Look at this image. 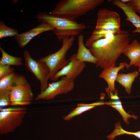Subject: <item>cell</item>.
<instances>
[{
  "instance_id": "9a60e30c",
  "label": "cell",
  "mask_w": 140,
  "mask_h": 140,
  "mask_svg": "<svg viewBox=\"0 0 140 140\" xmlns=\"http://www.w3.org/2000/svg\"><path fill=\"white\" fill-rule=\"evenodd\" d=\"M84 40L83 36L79 35L78 37V49L76 54V59L82 62H87L96 64V59L92 55L90 50L85 46Z\"/></svg>"
},
{
  "instance_id": "8992f818",
  "label": "cell",
  "mask_w": 140,
  "mask_h": 140,
  "mask_svg": "<svg viewBox=\"0 0 140 140\" xmlns=\"http://www.w3.org/2000/svg\"><path fill=\"white\" fill-rule=\"evenodd\" d=\"M27 108L15 107L0 109V134L14 131L22 123L26 114Z\"/></svg>"
},
{
  "instance_id": "ffe728a7",
  "label": "cell",
  "mask_w": 140,
  "mask_h": 140,
  "mask_svg": "<svg viewBox=\"0 0 140 140\" xmlns=\"http://www.w3.org/2000/svg\"><path fill=\"white\" fill-rule=\"evenodd\" d=\"M105 104L110 105L116 110L121 115L123 121L127 124H129V119L130 118H133L135 120H136L137 118L136 116L127 113L123 109L122 103L119 100L105 102Z\"/></svg>"
},
{
  "instance_id": "7402d4cb",
  "label": "cell",
  "mask_w": 140,
  "mask_h": 140,
  "mask_svg": "<svg viewBox=\"0 0 140 140\" xmlns=\"http://www.w3.org/2000/svg\"><path fill=\"white\" fill-rule=\"evenodd\" d=\"M18 34L17 30L6 26L3 20L0 21V39L8 37H15Z\"/></svg>"
},
{
  "instance_id": "277c9868",
  "label": "cell",
  "mask_w": 140,
  "mask_h": 140,
  "mask_svg": "<svg viewBox=\"0 0 140 140\" xmlns=\"http://www.w3.org/2000/svg\"><path fill=\"white\" fill-rule=\"evenodd\" d=\"M75 39L74 36L64 38L62 40V45L58 51L38 60L45 63L48 67L50 70V79L52 78L58 71L69 62V60L66 59V54L73 45Z\"/></svg>"
},
{
  "instance_id": "30bf717a",
  "label": "cell",
  "mask_w": 140,
  "mask_h": 140,
  "mask_svg": "<svg viewBox=\"0 0 140 140\" xmlns=\"http://www.w3.org/2000/svg\"><path fill=\"white\" fill-rule=\"evenodd\" d=\"M68 60V63L58 71L51 80L53 81L58 80L59 78L63 76L74 80L86 67L85 62L76 59L75 54H73Z\"/></svg>"
},
{
  "instance_id": "4fadbf2b",
  "label": "cell",
  "mask_w": 140,
  "mask_h": 140,
  "mask_svg": "<svg viewBox=\"0 0 140 140\" xmlns=\"http://www.w3.org/2000/svg\"><path fill=\"white\" fill-rule=\"evenodd\" d=\"M113 3L123 11L126 16V20L131 22L135 27L136 29L133 33L140 34V17L129 4L128 3H123L120 0H113Z\"/></svg>"
},
{
  "instance_id": "2e32d148",
  "label": "cell",
  "mask_w": 140,
  "mask_h": 140,
  "mask_svg": "<svg viewBox=\"0 0 140 140\" xmlns=\"http://www.w3.org/2000/svg\"><path fill=\"white\" fill-rule=\"evenodd\" d=\"M130 60L127 69L132 65L135 66L140 60V44L136 40L128 45L124 49L123 53Z\"/></svg>"
},
{
  "instance_id": "cb8c5ba5",
  "label": "cell",
  "mask_w": 140,
  "mask_h": 140,
  "mask_svg": "<svg viewBox=\"0 0 140 140\" xmlns=\"http://www.w3.org/2000/svg\"><path fill=\"white\" fill-rule=\"evenodd\" d=\"M15 70L10 66L0 64V79L11 74Z\"/></svg>"
},
{
  "instance_id": "6da1fadb",
  "label": "cell",
  "mask_w": 140,
  "mask_h": 140,
  "mask_svg": "<svg viewBox=\"0 0 140 140\" xmlns=\"http://www.w3.org/2000/svg\"><path fill=\"white\" fill-rule=\"evenodd\" d=\"M130 34L120 33L98 39L87 47L97 59V66L104 69L115 66L116 62L129 44Z\"/></svg>"
},
{
  "instance_id": "603a6c76",
  "label": "cell",
  "mask_w": 140,
  "mask_h": 140,
  "mask_svg": "<svg viewBox=\"0 0 140 140\" xmlns=\"http://www.w3.org/2000/svg\"><path fill=\"white\" fill-rule=\"evenodd\" d=\"M11 89L0 91V109L9 106Z\"/></svg>"
},
{
  "instance_id": "3957f363",
  "label": "cell",
  "mask_w": 140,
  "mask_h": 140,
  "mask_svg": "<svg viewBox=\"0 0 140 140\" xmlns=\"http://www.w3.org/2000/svg\"><path fill=\"white\" fill-rule=\"evenodd\" d=\"M104 0H62L50 13L53 15L75 19L86 14L102 4Z\"/></svg>"
},
{
  "instance_id": "83f0119b",
  "label": "cell",
  "mask_w": 140,
  "mask_h": 140,
  "mask_svg": "<svg viewBox=\"0 0 140 140\" xmlns=\"http://www.w3.org/2000/svg\"><path fill=\"white\" fill-rule=\"evenodd\" d=\"M130 0H121V1L123 3H128L129 2Z\"/></svg>"
},
{
  "instance_id": "ac0fdd59",
  "label": "cell",
  "mask_w": 140,
  "mask_h": 140,
  "mask_svg": "<svg viewBox=\"0 0 140 140\" xmlns=\"http://www.w3.org/2000/svg\"><path fill=\"white\" fill-rule=\"evenodd\" d=\"M104 104V102H101L89 104H77V107L70 112L68 115L64 116L63 117V118L65 121L69 120L75 116L79 115L86 111L94 108L96 106L102 105Z\"/></svg>"
},
{
  "instance_id": "d6986e66",
  "label": "cell",
  "mask_w": 140,
  "mask_h": 140,
  "mask_svg": "<svg viewBox=\"0 0 140 140\" xmlns=\"http://www.w3.org/2000/svg\"><path fill=\"white\" fill-rule=\"evenodd\" d=\"M0 51L2 54L0 64L9 66H20L22 65L23 60L21 58L8 54L1 46Z\"/></svg>"
},
{
  "instance_id": "ba28073f",
  "label": "cell",
  "mask_w": 140,
  "mask_h": 140,
  "mask_svg": "<svg viewBox=\"0 0 140 140\" xmlns=\"http://www.w3.org/2000/svg\"><path fill=\"white\" fill-rule=\"evenodd\" d=\"M74 87V80L63 76L60 80L49 84L47 87L38 94L35 99H52L58 95L66 94L71 92Z\"/></svg>"
},
{
  "instance_id": "52a82bcc",
  "label": "cell",
  "mask_w": 140,
  "mask_h": 140,
  "mask_svg": "<svg viewBox=\"0 0 140 140\" xmlns=\"http://www.w3.org/2000/svg\"><path fill=\"white\" fill-rule=\"evenodd\" d=\"M23 57L26 67L40 81V92H43L49 84L50 70L48 67L45 63L33 59L27 50L24 51Z\"/></svg>"
},
{
  "instance_id": "4316f807",
  "label": "cell",
  "mask_w": 140,
  "mask_h": 140,
  "mask_svg": "<svg viewBox=\"0 0 140 140\" xmlns=\"http://www.w3.org/2000/svg\"><path fill=\"white\" fill-rule=\"evenodd\" d=\"M135 66H137L139 68V71L140 72V60L136 65Z\"/></svg>"
},
{
  "instance_id": "f1b7e54d",
  "label": "cell",
  "mask_w": 140,
  "mask_h": 140,
  "mask_svg": "<svg viewBox=\"0 0 140 140\" xmlns=\"http://www.w3.org/2000/svg\"><path fill=\"white\" fill-rule=\"evenodd\" d=\"M139 80L140 81V78L139 79Z\"/></svg>"
},
{
  "instance_id": "d4e9b609",
  "label": "cell",
  "mask_w": 140,
  "mask_h": 140,
  "mask_svg": "<svg viewBox=\"0 0 140 140\" xmlns=\"http://www.w3.org/2000/svg\"><path fill=\"white\" fill-rule=\"evenodd\" d=\"M128 3L136 13H140V0H130Z\"/></svg>"
},
{
  "instance_id": "44dd1931",
  "label": "cell",
  "mask_w": 140,
  "mask_h": 140,
  "mask_svg": "<svg viewBox=\"0 0 140 140\" xmlns=\"http://www.w3.org/2000/svg\"><path fill=\"white\" fill-rule=\"evenodd\" d=\"M115 125V129L113 132L107 136L109 140H113L116 137L124 134L134 135L140 139V131L135 132L126 131L122 128L119 122H117Z\"/></svg>"
},
{
  "instance_id": "7c38bea8",
  "label": "cell",
  "mask_w": 140,
  "mask_h": 140,
  "mask_svg": "<svg viewBox=\"0 0 140 140\" xmlns=\"http://www.w3.org/2000/svg\"><path fill=\"white\" fill-rule=\"evenodd\" d=\"M128 64L126 62H121L118 67H114L103 69L99 77L104 79L107 82V87L105 91L109 96L111 94L118 92L115 89V83L118 72L126 67L127 68Z\"/></svg>"
},
{
  "instance_id": "5bb4252c",
  "label": "cell",
  "mask_w": 140,
  "mask_h": 140,
  "mask_svg": "<svg viewBox=\"0 0 140 140\" xmlns=\"http://www.w3.org/2000/svg\"><path fill=\"white\" fill-rule=\"evenodd\" d=\"M28 82L24 75L14 72L0 79V91L11 89Z\"/></svg>"
},
{
  "instance_id": "8fae6325",
  "label": "cell",
  "mask_w": 140,
  "mask_h": 140,
  "mask_svg": "<svg viewBox=\"0 0 140 140\" xmlns=\"http://www.w3.org/2000/svg\"><path fill=\"white\" fill-rule=\"evenodd\" d=\"M54 29L53 27L50 25L42 23L27 31L18 34L15 38L19 47L23 48L37 35L46 32L52 31Z\"/></svg>"
},
{
  "instance_id": "7a4b0ae2",
  "label": "cell",
  "mask_w": 140,
  "mask_h": 140,
  "mask_svg": "<svg viewBox=\"0 0 140 140\" xmlns=\"http://www.w3.org/2000/svg\"><path fill=\"white\" fill-rule=\"evenodd\" d=\"M37 21L41 23H47L53 27L52 31L58 40L62 41L64 38L78 35L86 28L83 23H78L75 19L54 16L44 11L36 15Z\"/></svg>"
},
{
  "instance_id": "e0dca14e",
  "label": "cell",
  "mask_w": 140,
  "mask_h": 140,
  "mask_svg": "<svg viewBox=\"0 0 140 140\" xmlns=\"http://www.w3.org/2000/svg\"><path fill=\"white\" fill-rule=\"evenodd\" d=\"M138 75L137 71H135L127 74H118L116 81L124 88L127 93L130 94L132 83Z\"/></svg>"
},
{
  "instance_id": "9c48e42d",
  "label": "cell",
  "mask_w": 140,
  "mask_h": 140,
  "mask_svg": "<svg viewBox=\"0 0 140 140\" xmlns=\"http://www.w3.org/2000/svg\"><path fill=\"white\" fill-rule=\"evenodd\" d=\"M33 99V93L28 82L11 89L9 106L29 105Z\"/></svg>"
},
{
  "instance_id": "5b68a950",
  "label": "cell",
  "mask_w": 140,
  "mask_h": 140,
  "mask_svg": "<svg viewBox=\"0 0 140 140\" xmlns=\"http://www.w3.org/2000/svg\"><path fill=\"white\" fill-rule=\"evenodd\" d=\"M95 29L92 34H114L120 33L121 19L117 12L106 9L99 10Z\"/></svg>"
},
{
  "instance_id": "484cf974",
  "label": "cell",
  "mask_w": 140,
  "mask_h": 140,
  "mask_svg": "<svg viewBox=\"0 0 140 140\" xmlns=\"http://www.w3.org/2000/svg\"><path fill=\"white\" fill-rule=\"evenodd\" d=\"M118 92H117L114 94H111L110 95L109 97L111 99L114 100V101L119 100V98L118 96Z\"/></svg>"
}]
</instances>
